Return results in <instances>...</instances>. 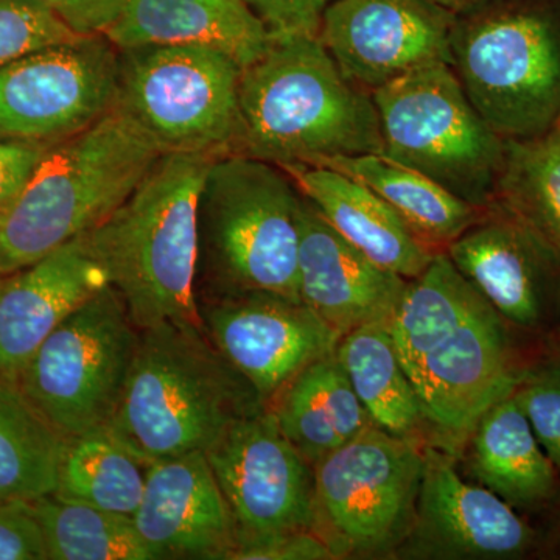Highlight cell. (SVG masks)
<instances>
[{"label": "cell", "instance_id": "1", "mask_svg": "<svg viewBox=\"0 0 560 560\" xmlns=\"http://www.w3.org/2000/svg\"><path fill=\"white\" fill-rule=\"evenodd\" d=\"M425 422L460 436L521 382L504 319L444 250L408 280L388 319Z\"/></svg>", "mask_w": 560, "mask_h": 560}, {"label": "cell", "instance_id": "2", "mask_svg": "<svg viewBox=\"0 0 560 560\" xmlns=\"http://www.w3.org/2000/svg\"><path fill=\"white\" fill-rule=\"evenodd\" d=\"M238 98L243 156L283 167L383 153L372 95L342 75L318 36L271 39L243 68Z\"/></svg>", "mask_w": 560, "mask_h": 560}, {"label": "cell", "instance_id": "3", "mask_svg": "<svg viewBox=\"0 0 560 560\" xmlns=\"http://www.w3.org/2000/svg\"><path fill=\"white\" fill-rule=\"evenodd\" d=\"M215 160L162 154L130 197L86 234L109 285L139 330L161 323L202 326L198 206Z\"/></svg>", "mask_w": 560, "mask_h": 560}, {"label": "cell", "instance_id": "4", "mask_svg": "<svg viewBox=\"0 0 560 560\" xmlns=\"http://www.w3.org/2000/svg\"><path fill=\"white\" fill-rule=\"evenodd\" d=\"M267 407L202 326L139 330L130 375L106 429L143 464L206 452L235 420Z\"/></svg>", "mask_w": 560, "mask_h": 560}, {"label": "cell", "instance_id": "5", "mask_svg": "<svg viewBox=\"0 0 560 560\" xmlns=\"http://www.w3.org/2000/svg\"><path fill=\"white\" fill-rule=\"evenodd\" d=\"M162 153L120 109L55 143L0 212V276L22 270L108 219Z\"/></svg>", "mask_w": 560, "mask_h": 560}, {"label": "cell", "instance_id": "6", "mask_svg": "<svg viewBox=\"0 0 560 560\" xmlns=\"http://www.w3.org/2000/svg\"><path fill=\"white\" fill-rule=\"evenodd\" d=\"M301 191L283 168L243 154L217 158L198 206L208 293L265 291L300 300Z\"/></svg>", "mask_w": 560, "mask_h": 560}, {"label": "cell", "instance_id": "7", "mask_svg": "<svg viewBox=\"0 0 560 560\" xmlns=\"http://www.w3.org/2000/svg\"><path fill=\"white\" fill-rule=\"evenodd\" d=\"M371 95L382 154L470 205H495L506 140L474 108L448 62L415 70Z\"/></svg>", "mask_w": 560, "mask_h": 560}, {"label": "cell", "instance_id": "8", "mask_svg": "<svg viewBox=\"0 0 560 560\" xmlns=\"http://www.w3.org/2000/svg\"><path fill=\"white\" fill-rule=\"evenodd\" d=\"M242 70L208 46L119 50L117 109L162 154H238Z\"/></svg>", "mask_w": 560, "mask_h": 560}, {"label": "cell", "instance_id": "9", "mask_svg": "<svg viewBox=\"0 0 560 560\" xmlns=\"http://www.w3.org/2000/svg\"><path fill=\"white\" fill-rule=\"evenodd\" d=\"M451 66L474 108L504 140L560 121V20L515 7L455 25Z\"/></svg>", "mask_w": 560, "mask_h": 560}, {"label": "cell", "instance_id": "10", "mask_svg": "<svg viewBox=\"0 0 560 560\" xmlns=\"http://www.w3.org/2000/svg\"><path fill=\"white\" fill-rule=\"evenodd\" d=\"M138 340V327L109 285L62 320L14 381L69 440L108 425L124 396Z\"/></svg>", "mask_w": 560, "mask_h": 560}, {"label": "cell", "instance_id": "11", "mask_svg": "<svg viewBox=\"0 0 560 560\" xmlns=\"http://www.w3.org/2000/svg\"><path fill=\"white\" fill-rule=\"evenodd\" d=\"M425 452L377 425L313 466L315 530L337 558L378 555L415 521Z\"/></svg>", "mask_w": 560, "mask_h": 560}, {"label": "cell", "instance_id": "12", "mask_svg": "<svg viewBox=\"0 0 560 560\" xmlns=\"http://www.w3.org/2000/svg\"><path fill=\"white\" fill-rule=\"evenodd\" d=\"M119 49L105 35L32 51L0 68V139L55 145L117 108Z\"/></svg>", "mask_w": 560, "mask_h": 560}, {"label": "cell", "instance_id": "13", "mask_svg": "<svg viewBox=\"0 0 560 560\" xmlns=\"http://www.w3.org/2000/svg\"><path fill=\"white\" fill-rule=\"evenodd\" d=\"M205 455L234 515L237 539L315 530V471L271 408L235 420Z\"/></svg>", "mask_w": 560, "mask_h": 560}, {"label": "cell", "instance_id": "14", "mask_svg": "<svg viewBox=\"0 0 560 560\" xmlns=\"http://www.w3.org/2000/svg\"><path fill=\"white\" fill-rule=\"evenodd\" d=\"M198 311L210 342L265 405L341 338L301 301L265 291L206 293Z\"/></svg>", "mask_w": 560, "mask_h": 560}, {"label": "cell", "instance_id": "15", "mask_svg": "<svg viewBox=\"0 0 560 560\" xmlns=\"http://www.w3.org/2000/svg\"><path fill=\"white\" fill-rule=\"evenodd\" d=\"M455 25L430 0H334L318 38L342 75L372 94L415 70L451 65Z\"/></svg>", "mask_w": 560, "mask_h": 560}, {"label": "cell", "instance_id": "16", "mask_svg": "<svg viewBox=\"0 0 560 560\" xmlns=\"http://www.w3.org/2000/svg\"><path fill=\"white\" fill-rule=\"evenodd\" d=\"M136 529L153 560H230L237 525L205 452L151 464Z\"/></svg>", "mask_w": 560, "mask_h": 560}, {"label": "cell", "instance_id": "17", "mask_svg": "<svg viewBox=\"0 0 560 560\" xmlns=\"http://www.w3.org/2000/svg\"><path fill=\"white\" fill-rule=\"evenodd\" d=\"M298 223L302 304L340 337L366 324L388 320L408 280L378 267L345 241L304 195Z\"/></svg>", "mask_w": 560, "mask_h": 560}, {"label": "cell", "instance_id": "18", "mask_svg": "<svg viewBox=\"0 0 560 560\" xmlns=\"http://www.w3.org/2000/svg\"><path fill=\"white\" fill-rule=\"evenodd\" d=\"M106 287L108 275L92 253L86 234L3 276L0 375L16 378L51 331Z\"/></svg>", "mask_w": 560, "mask_h": 560}, {"label": "cell", "instance_id": "19", "mask_svg": "<svg viewBox=\"0 0 560 560\" xmlns=\"http://www.w3.org/2000/svg\"><path fill=\"white\" fill-rule=\"evenodd\" d=\"M412 523L431 551L456 558H512L533 537L511 504L463 480L453 460L434 448L425 451Z\"/></svg>", "mask_w": 560, "mask_h": 560}, {"label": "cell", "instance_id": "20", "mask_svg": "<svg viewBox=\"0 0 560 560\" xmlns=\"http://www.w3.org/2000/svg\"><path fill=\"white\" fill-rule=\"evenodd\" d=\"M444 253L501 318L518 327L540 323L551 267L560 264L501 206H490Z\"/></svg>", "mask_w": 560, "mask_h": 560}, {"label": "cell", "instance_id": "21", "mask_svg": "<svg viewBox=\"0 0 560 560\" xmlns=\"http://www.w3.org/2000/svg\"><path fill=\"white\" fill-rule=\"evenodd\" d=\"M119 50L145 46H208L242 68L270 46V33L245 0H125L105 33Z\"/></svg>", "mask_w": 560, "mask_h": 560}, {"label": "cell", "instance_id": "22", "mask_svg": "<svg viewBox=\"0 0 560 560\" xmlns=\"http://www.w3.org/2000/svg\"><path fill=\"white\" fill-rule=\"evenodd\" d=\"M280 168L324 220L378 267L411 280L433 260L436 253L420 243L394 209L360 180L323 165Z\"/></svg>", "mask_w": 560, "mask_h": 560}, {"label": "cell", "instance_id": "23", "mask_svg": "<svg viewBox=\"0 0 560 560\" xmlns=\"http://www.w3.org/2000/svg\"><path fill=\"white\" fill-rule=\"evenodd\" d=\"M270 404L280 429L312 466L375 425L335 353L301 371Z\"/></svg>", "mask_w": 560, "mask_h": 560}, {"label": "cell", "instance_id": "24", "mask_svg": "<svg viewBox=\"0 0 560 560\" xmlns=\"http://www.w3.org/2000/svg\"><path fill=\"white\" fill-rule=\"evenodd\" d=\"M470 469L481 486L512 508H528L550 499L556 466L541 447L514 390L475 423Z\"/></svg>", "mask_w": 560, "mask_h": 560}, {"label": "cell", "instance_id": "25", "mask_svg": "<svg viewBox=\"0 0 560 560\" xmlns=\"http://www.w3.org/2000/svg\"><path fill=\"white\" fill-rule=\"evenodd\" d=\"M323 167L335 168L370 187L394 209L412 235L434 253L445 250L489 209L460 200L436 180L385 154L337 158Z\"/></svg>", "mask_w": 560, "mask_h": 560}, {"label": "cell", "instance_id": "26", "mask_svg": "<svg viewBox=\"0 0 560 560\" xmlns=\"http://www.w3.org/2000/svg\"><path fill=\"white\" fill-rule=\"evenodd\" d=\"M335 355L372 422L396 436H415L425 418L397 355L388 320L350 330L338 341Z\"/></svg>", "mask_w": 560, "mask_h": 560}, {"label": "cell", "instance_id": "27", "mask_svg": "<svg viewBox=\"0 0 560 560\" xmlns=\"http://www.w3.org/2000/svg\"><path fill=\"white\" fill-rule=\"evenodd\" d=\"M66 438L0 375V501L35 503L57 490Z\"/></svg>", "mask_w": 560, "mask_h": 560}, {"label": "cell", "instance_id": "28", "mask_svg": "<svg viewBox=\"0 0 560 560\" xmlns=\"http://www.w3.org/2000/svg\"><path fill=\"white\" fill-rule=\"evenodd\" d=\"M149 469L106 427H98L66 440L55 493L132 518Z\"/></svg>", "mask_w": 560, "mask_h": 560}, {"label": "cell", "instance_id": "29", "mask_svg": "<svg viewBox=\"0 0 560 560\" xmlns=\"http://www.w3.org/2000/svg\"><path fill=\"white\" fill-rule=\"evenodd\" d=\"M495 205L560 264V121L536 138L506 140Z\"/></svg>", "mask_w": 560, "mask_h": 560}, {"label": "cell", "instance_id": "30", "mask_svg": "<svg viewBox=\"0 0 560 560\" xmlns=\"http://www.w3.org/2000/svg\"><path fill=\"white\" fill-rule=\"evenodd\" d=\"M50 560H153L132 518L50 493L33 503Z\"/></svg>", "mask_w": 560, "mask_h": 560}, {"label": "cell", "instance_id": "31", "mask_svg": "<svg viewBox=\"0 0 560 560\" xmlns=\"http://www.w3.org/2000/svg\"><path fill=\"white\" fill-rule=\"evenodd\" d=\"M81 38L35 0H0V68L32 51Z\"/></svg>", "mask_w": 560, "mask_h": 560}, {"label": "cell", "instance_id": "32", "mask_svg": "<svg viewBox=\"0 0 560 560\" xmlns=\"http://www.w3.org/2000/svg\"><path fill=\"white\" fill-rule=\"evenodd\" d=\"M514 393L541 447L560 467V368L522 375Z\"/></svg>", "mask_w": 560, "mask_h": 560}, {"label": "cell", "instance_id": "33", "mask_svg": "<svg viewBox=\"0 0 560 560\" xmlns=\"http://www.w3.org/2000/svg\"><path fill=\"white\" fill-rule=\"evenodd\" d=\"M330 545L315 530H283L264 536L241 537L230 560H330Z\"/></svg>", "mask_w": 560, "mask_h": 560}, {"label": "cell", "instance_id": "34", "mask_svg": "<svg viewBox=\"0 0 560 560\" xmlns=\"http://www.w3.org/2000/svg\"><path fill=\"white\" fill-rule=\"evenodd\" d=\"M271 39L319 36L324 13L334 0H245Z\"/></svg>", "mask_w": 560, "mask_h": 560}, {"label": "cell", "instance_id": "35", "mask_svg": "<svg viewBox=\"0 0 560 560\" xmlns=\"http://www.w3.org/2000/svg\"><path fill=\"white\" fill-rule=\"evenodd\" d=\"M0 560H47L33 503L0 501Z\"/></svg>", "mask_w": 560, "mask_h": 560}, {"label": "cell", "instance_id": "36", "mask_svg": "<svg viewBox=\"0 0 560 560\" xmlns=\"http://www.w3.org/2000/svg\"><path fill=\"white\" fill-rule=\"evenodd\" d=\"M54 11L77 35H105L119 18L125 0H35Z\"/></svg>", "mask_w": 560, "mask_h": 560}, {"label": "cell", "instance_id": "37", "mask_svg": "<svg viewBox=\"0 0 560 560\" xmlns=\"http://www.w3.org/2000/svg\"><path fill=\"white\" fill-rule=\"evenodd\" d=\"M50 147L0 139V212L18 197Z\"/></svg>", "mask_w": 560, "mask_h": 560}, {"label": "cell", "instance_id": "38", "mask_svg": "<svg viewBox=\"0 0 560 560\" xmlns=\"http://www.w3.org/2000/svg\"><path fill=\"white\" fill-rule=\"evenodd\" d=\"M436 5L444 7V9H456V7L466 5V3L474 2V0H430Z\"/></svg>", "mask_w": 560, "mask_h": 560}, {"label": "cell", "instance_id": "39", "mask_svg": "<svg viewBox=\"0 0 560 560\" xmlns=\"http://www.w3.org/2000/svg\"><path fill=\"white\" fill-rule=\"evenodd\" d=\"M2 280H3V278H2V276H0V289H2Z\"/></svg>", "mask_w": 560, "mask_h": 560}]
</instances>
